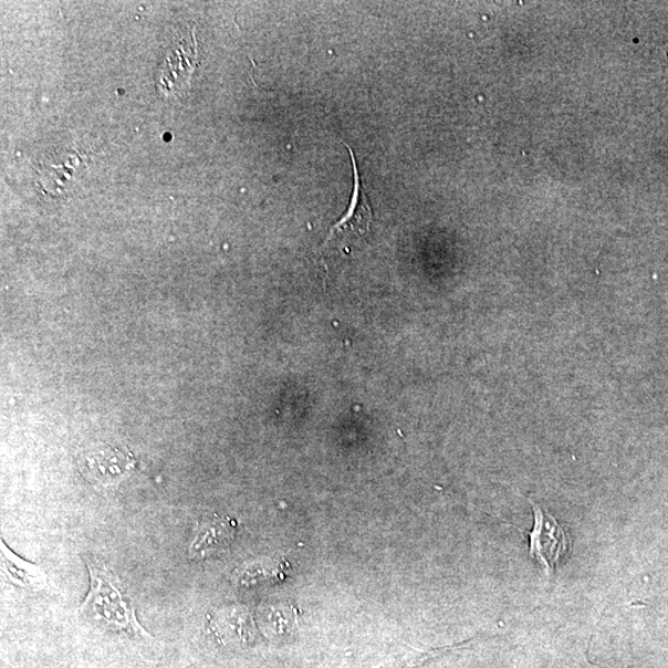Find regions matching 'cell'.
I'll return each mask as SVG.
<instances>
[{
	"label": "cell",
	"mask_w": 668,
	"mask_h": 668,
	"mask_svg": "<svg viewBox=\"0 0 668 668\" xmlns=\"http://www.w3.org/2000/svg\"><path fill=\"white\" fill-rule=\"evenodd\" d=\"M2 570L4 577L18 587L35 591L44 586L45 574L34 563L27 562L10 551L2 541Z\"/></svg>",
	"instance_id": "obj_7"
},
{
	"label": "cell",
	"mask_w": 668,
	"mask_h": 668,
	"mask_svg": "<svg viewBox=\"0 0 668 668\" xmlns=\"http://www.w3.org/2000/svg\"><path fill=\"white\" fill-rule=\"evenodd\" d=\"M79 466L90 482L103 489H113L134 472L137 462L125 448L103 445L83 453Z\"/></svg>",
	"instance_id": "obj_3"
},
{
	"label": "cell",
	"mask_w": 668,
	"mask_h": 668,
	"mask_svg": "<svg viewBox=\"0 0 668 668\" xmlns=\"http://www.w3.org/2000/svg\"><path fill=\"white\" fill-rule=\"evenodd\" d=\"M234 535L236 523L232 519L218 515L208 518L197 525L189 555L195 560L216 556L232 544Z\"/></svg>",
	"instance_id": "obj_6"
},
{
	"label": "cell",
	"mask_w": 668,
	"mask_h": 668,
	"mask_svg": "<svg viewBox=\"0 0 668 668\" xmlns=\"http://www.w3.org/2000/svg\"><path fill=\"white\" fill-rule=\"evenodd\" d=\"M344 144H346L352 159L354 189L346 215L331 228L328 237L325 242H323L322 248L325 249L330 247L334 240H338L342 244L344 242L353 243L354 239H363L365 234L370 232L373 222V210L367 192H365L361 181L356 156H354L351 146L347 143Z\"/></svg>",
	"instance_id": "obj_4"
},
{
	"label": "cell",
	"mask_w": 668,
	"mask_h": 668,
	"mask_svg": "<svg viewBox=\"0 0 668 668\" xmlns=\"http://www.w3.org/2000/svg\"><path fill=\"white\" fill-rule=\"evenodd\" d=\"M280 570H276L270 563H254V565H250L243 568L242 573H239V581L242 584H257L262 581H269L271 578H275L280 574Z\"/></svg>",
	"instance_id": "obj_9"
},
{
	"label": "cell",
	"mask_w": 668,
	"mask_h": 668,
	"mask_svg": "<svg viewBox=\"0 0 668 668\" xmlns=\"http://www.w3.org/2000/svg\"><path fill=\"white\" fill-rule=\"evenodd\" d=\"M463 646V645H461ZM461 646H451L446 647V649L430 650V651H421V650H413L410 653H405L398 656H395L392 662L385 665L384 668H415L426 661L434 659L436 656H440L446 651H450L453 649H458Z\"/></svg>",
	"instance_id": "obj_8"
},
{
	"label": "cell",
	"mask_w": 668,
	"mask_h": 668,
	"mask_svg": "<svg viewBox=\"0 0 668 668\" xmlns=\"http://www.w3.org/2000/svg\"><path fill=\"white\" fill-rule=\"evenodd\" d=\"M91 588L80 613L103 628L140 638L150 635L140 625L132 601L124 593L117 574L96 559L86 557Z\"/></svg>",
	"instance_id": "obj_1"
},
{
	"label": "cell",
	"mask_w": 668,
	"mask_h": 668,
	"mask_svg": "<svg viewBox=\"0 0 668 668\" xmlns=\"http://www.w3.org/2000/svg\"><path fill=\"white\" fill-rule=\"evenodd\" d=\"M197 65V45L192 36L191 43H184L166 59L165 64L156 79V88L163 97L176 96L181 93L186 86L190 85V80Z\"/></svg>",
	"instance_id": "obj_5"
},
{
	"label": "cell",
	"mask_w": 668,
	"mask_h": 668,
	"mask_svg": "<svg viewBox=\"0 0 668 668\" xmlns=\"http://www.w3.org/2000/svg\"><path fill=\"white\" fill-rule=\"evenodd\" d=\"M534 510V526L529 532L530 556L535 559L547 574L556 571L562 557L571 547L567 532L555 516L534 500H529Z\"/></svg>",
	"instance_id": "obj_2"
}]
</instances>
